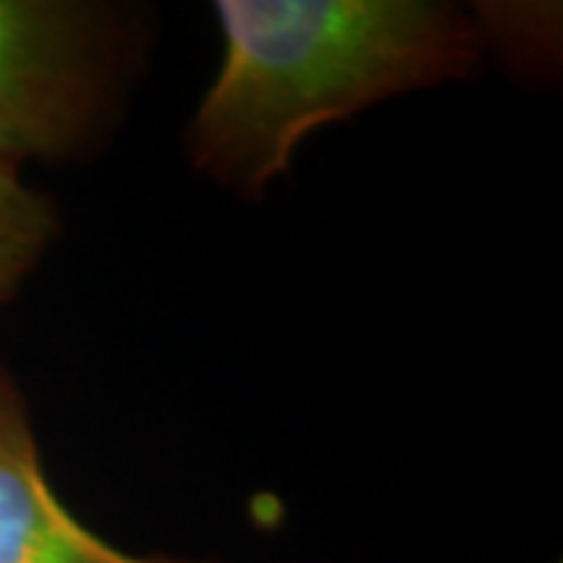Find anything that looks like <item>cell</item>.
<instances>
[{
	"label": "cell",
	"mask_w": 563,
	"mask_h": 563,
	"mask_svg": "<svg viewBox=\"0 0 563 563\" xmlns=\"http://www.w3.org/2000/svg\"><path fill=\"white\" fill-rule=\"evenodd\" d=\"M120 0H0V161L81 163L117 135L151 51Z\"/></svg>",
	"instance_id": "2"
},
{
	"label": "cell",
	"mask_w": 563,
	"mask_h": 563,
	"mask_svg": "<svg viewBox=\"0 0 563 563\" xmlns=\"http://www.w3.org/2000/svg\"><path fill=\"white\" fill-rule=\"evenodd\" d=\"M60 207L0 161V310L32 279L60 239Z\"/></svg>",
	"instance_id": "4"
},
{
	"label": "cell",
	"mask_w": 563,
	"mask_h": 563,
	"mask_svg": "<svg viewBox=\"0 0 563 563\" xmlns=\"http://www.w3.org/2000/svg\"><path fill=\"white\" fill-rule=\"evenodd\" d=\"M485 63L501 60L523 79H548L561 51V10L548 3H476L470 7Z\"/></svg>",
	"instance_id": "5"
},
{
	"label": "cell",
	"mask_w": 563,
	"mask_h": 563,
	"mask_svg": "<svg viewBox=\"0 0 563 563\" xmlns=\"http://www.w3.org/2000/svg\"><path fill=\"white\" fill-rule=\"evenodd\" d=\"M220 66L185 125V157L242 201L291 169L322 125L473 79L470 7L448 0H217Z\"/></svg>",
	"instance_id": "1"
},
{
	"label": "cell",
	"mask_w": 563,
	"mask_h": 563,
	"mask_svg": "<svg viewBox=\"0 0 563 563\" xmlns=\"http://www.w3.org/2000/svg\"><path fill=\"white\" fill-rule=\"evenodd\" d=\"M0 563H222L135 554L81 523L41 461L29 398L0 363Z\"/></svg>",
	"instance_id": "3"
}]
</instances>
